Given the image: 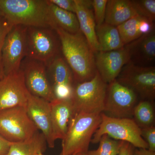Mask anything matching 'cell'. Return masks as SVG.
I'll return each instance as SVG.
<instances>
[{
  "instance_id": "obj_1",
  "label": "cell",
  "mask_w": 155,
  "mask_h": 155,
  "mask_svg": "<svg viewBox=\"0 0 155 155\" xmlns=\"http://www.w3.org/2000/svg\"><path fill=\"white\" fill-rule=\"evenodd\" d=\"M61 53L73 74L75 84L91 80L96 74L95 54L81 31L75 34L56 28Z\"/></svg>"
},
{
  "instance_id": "obj_2",
  "label": "cell",
  "mask_w": 155,
  "mask_h": 155,
  "mask_svg": "<svg viewBox=\"0 0 155 155\" xmlns=\"http://www.w3.org/2000/svg\"><path fill=\"white\" fill-rule=\"evenodd\" d=\"M0 11L13 25L51 28L47 0H0Z\"/></svg>"
},
{
  "instance_id": "obj_3",
  "label": "cell",
  "mask_w": 155,
  "mask_h": 155,
  "mask_svg": "<svg viewBox=\"0 0 155 155\" xmlns=\"http://www.w3.org/2000/svg\"><path fill=\"white\" fill-rule=\"evenodd\" d=\"M102 114H74L62 140L60 155L87 153L93 136L101 122Z\"/></svg>"
},
{
  "instance_id": "obj_4",
  "label": "cell",
  "mask_w": 155,
  "mask_h": 155,
  "mask_svg": "<svg viewBox=\"0 0 155 155\" xmlns=\"http://www.w3.org/2000/svg\"><path fill=\"white\" fill-rule=\"evenodd\" d=\"M107 86L97 71L91 80L75 84L71 98L74 114L102 113Z\"/></svg>"
},
{
  "instance_id": "obj_5",
  "label": "cell",
  "mask_w": 155,
  "mask_h": 155,
  "mask_svg": "<svg viewBox=\"0 0 155 155\" xmlns=\"http://www.w3.org/2000/svg\"><path fill=\"white\" fill-rule=\"evenodd\" d=\"M61 54V41L55 30L50 27H27L25 58L46 66Z\"/></svg>"
},
{
  "instance_id": "obj_6",
  "label": "cell",
  "mask_w": 155,
  "mask_h": 155,
  "mask_svg": "<svg viewBox=\"0 0 155 155\" xmlns=\"http://www.w3.org/2000/svg\"><path fill=\"white\" fill-rule=\"evenodd\" d=\"M104 134L116 140L126 142L137 148L148 149V145L142 138L141 128L133 119L116 118L102 114V119L91 143H98Z\"/></svg>"
},
{
  "instance_id": "obj_7",
  "label": "cell",
  "mask_w": 155,
  "mask_h": 155,
  "mask_svg": "<svg viewBox=\"0 0 155 155\" xmlns=\"http://www.w3.org/2000/svg\"><path fill=\"white\" fill-rule=\"evenodd\" d=\"M38 131L26 108L16 107L0 110V135L8 141L13 143L25 141Z\"/></svg>"
},
{
  "instance_id": "obj_8",
  "label": "cell",
  "mask_w": 155,
  "mask_h": 155,
  "mask_svg": "<svg viewBox=\"0 0 155 155\" xmlns=\"http://www.w3.org/2000/svg\"><path fill=\"white\" fill-rule=\"evenodd\" d=\"M116 80L131 89L140 100L154 101L155 98V67L136 66L129 62L122 68Z\"/></svg>"
},
{
  "instance_id": "obj_9",
  "label": "cell",
  "mask_w": 155,
  "mask_h": 155,
  "mask_svg": "<svg viewBox=\"0 0 155 155\" xmlns=\"http://www.w3.org/2000/svg\"><path fill=\"white\" fill-rule=\"evenodd\" d=\"M139 101L133 90L116 79L108 84L102 113L113 118L133 119L134 109Z\"/></svg>"
},
{
  "instance_id": "obj_10",
  "label": "cell",
  "mask_w": 155,
  "mask_h": 155,
  "mask_svg": "<svg viewBox=\"0 0 155 155\" xmlns=\"http://www.w3.org/2000/svg\"><path fill=\"white\" fill-rule=\"evenodd\" d=\"M27 27L13 25L4 41L1 56L4 75L18 71L26 56Z\"/></svg>"
},
{
  "instance_id": "obj_11",
  "label": "cell",
  "mask_w": 155,
  "mask_h": 155,
  "mask_svg": "<svg viewBox=\"0 0 155 155\" xmlns=\"http://www.w3.org/2000/svg\"><path fill=\"white\" fill-rule=\"evenodd\" d=\"M20 69L24 74L25 85L30 94L49 102L56 99L46 66L44 63L25 58L22 61Z\"/></svg>"
},
{
  "instance_id": "obj_12",
  "label": "cell",
  "mask_w": 155,
  "mask_h": 155,
  "mask_svg": "<svg viewBox=\"0 0 155 155\" xmlns=\"http://www.w3.org/2000/svg\"><path fill=\"white\" fill-rule=\"evenodd\" d=\"M29 94L21 69L5 75L0 80V110L16 107L26 108Z\"/></svg>"
},
{
  "instance_id": "obj_13",
  "label": "cell",
  "mask_w": 155,
  "mask_h": 155,
  "mask_svg": "<svg viewBox=\"0 0 155 155\" xmlns=\"http://www.w3.org/2000/svg\"><path fill=\"white\" fill-rule=\"evenodd\" d=\"M97 71L105 83L109 84L116 80L122 68L130 61L125 46L119 49L99 51L95 54Z\"/></svg>"
},
{
  "instance_id": "obj_14",
  "label": "cell",
  "mask_w": 155,
  "mask_h": 155,
  "mask_svg": "<svg viewBox=\"0 0 155 155\" xmlns=\"http://www.w3.org/2000/svg\"><path fill=\"white\" fill-rule=\"evenodd\" d=\"M26 110L31 121L38 130H41L48 147L54 148L56 140L53 134L49 102L30 94Z\"/></svg>"
},
{
  "instance_id": "obj_15",
  "label": "cell",
  "mask_w": 155,
  "mask_h": 155,
  "mask_svg": "<svg viewBox=\"0 0 155 155\" xmlns=\"http://www.w3.org/2000/svg\"><path fill=\"white\" fill-rule=\"evenodd\" d=\"M125 46L130 57L129 62L140 67L153 66L155 61V30Z\"/></svg>"
},
{
  "instance_id": "obj_16",
  "label": "cell",
  "mask_w": 155,
  "mask_h": 155,
  "mask_svg": "<svg viewBox=\"0 0 155 155\" xmlns=\"http://www.w3.org/2000/svg\"><path fill=\"white\" fill-rule=\"evenodd\" d=\"M75 13L80 30L84 35L94 54L100 51L96 34V25L92 1L75 0Z\"/></svg>"
},
{
  "instance_id": "obj_17",
  "label": "cell",
  "mask_w": 155,
  "mask_h": 155,
  "mask_svg": "<svg viewBox=\"0 0 155 155\" xmlns=\"http://www.w3.org/2000/svg\"><path fill=\"white\" fill-rule=\"evenodd\" d=\"M50 103L51 119L55 140H63L68 130L69 123L74 115L71 99H55Z\"/></svg>"
},
{
  "instance_id": "obj_18",
  "label": "cell",
  "mask_w": 155,
  "mask_h": 155,
  "mask_svg": "<svg viewBox=\"0 0 155 155\" xmlns=\"http://www.w3.org/2000/svg\"><path fill=\"white\" fill-rule=\"evenodd\" d=\"M138 15L130 0H108L104 22L117 27Z\"/></svg>"
},
{
  "instance_id": "obj_19",
  "label": "cell",
  "mask_w": 155,
  "mask_h": 155,
  "mask_svg": "<svg viewBox=\"0 0 155 155\" xmlns=\"http://www.w3.org/2000/svg\"><path fill=\"white\" fill-rule=\"evenodd\" d=\"M47 1L51 28L54 30L59 28L71 34L77 33L80 30L76 14L60 8L50 2L49 0Z\"/></svg>"
},
{
  "instance_id": "obj_20",
  "label": "cell",
  "mask_w": 155,
  "mask_h": 155,
  "mask_svg": "<svg viewBox=\"0 0 155 155\" xmlns=\"http://www.w3.org/2000/svg\"><path fill=\"white\" fill-rule=\"evenodd\" d=\"M46 68L52 87L61 84L74 86L72 70L61 54L49 63Z\"/></svg>"
},
{
  "instance_id": "obj_21",
  "label": "cell",
  "mask_w": 155,
  "mask_h": 155,
  "mask_svg": "<svg viewBox=\"0 0 155 155\" xmlns=\"http://www.w3.org/2000/svg\"><path fill=\"white\" fill-rule=\"evenodd\" d=\"M96 34L100 51H109L119 49L125 46L116 26L104 22L96 26Z\"/></svg>"
},
{
  "instance_id": "obj_22",
  "label": "cell",
  "mask_w": 155,
  "mask_h": 155,
  "mask_svg": "<svg viewBox=\"0 0 155 155\" xmlns=\"http://www.w3.org/2000/svg\"><path fill=\"white\" fill-rule=\"evenodd\" d=\"M47 145L44 136L38 131L28 140L12 143L8 155H37L45 151Z\"/></svg>"
},
{
  "instance_id": "obj_23",
  "label": "cell",
  "mask_w": 155,
  "mask_h": 155,
  "mask_svg": "<svg viewBox=\"0 0 155 155\" xmlns=\"http://www.w3.org/2000/svg\"><path fill=\"white\" fill-rule=\"evenodd\" d=\"M153 102L148 100H140L134 109L133 119L140 128L155 126Z\"/></svg>"
},
{
  "instance_id": "obj_24",
  "label": "cell",
  "mask_w": 155,
  "mask_h": 155,
  "mask_svg": "<svg viewBox=\"0 0 155 155\" xmlns=\"http://www.w3.org/2000/svg\"><path fill=\"white\" fill-rule=\"evenodd\" d=\"M144 17L138 15L117 26L124 45L130 43L141 37L140 23Z\"/></svg>"
},
{
  "instance_id": "obj_25",
  "label": "cell",
  "mask_w": 155,
  "mask_h": 155,
  "mask_svg": "<svg viewBox=\"0 0 155 155\" xmlns=\"http://www.w3.org/2000/svg\"><path fill=\"white\" fill-rule=\"evenodd\" d=\"M99 146L97 150L88 151L87 155H117L122 141L116 140L104 134L100 139Z\"/></svg>"
},
{
  "instance_id": "obj_26",
  "label": "cell",
  "mask_w": 155,
  "mask_h": 155,
  "mask_svg": "<svg viewBox=\"0 0 155 155\" xmlns=\"http://www.w3.org/2000/svg\"><path fill=\"white\" fill-rule=\"evenodd\" d=\"M132 5L138 15L154 22L155 0H132Z\"/></svg>"
},
{
  "instance_id": "obj_27",
  "label": "cell",
  "mask_w": 155,
  "mask_h": 155,
  "mask_svg": "<svg viewBox=\"0 0 155 155\" xmlns=\"http://www.w3.org/2000/svg\"><path fill=\"white\" fill-rule=\"evenodd\" d=\"M108 0H93L92 6L96 25H101L105 22L106 7Z\"/></svg>"
},
{
  "instance_id": "obj_28",
  "label": "cell",
  "mask_w": 155,
  "mask_h": 155,
  "mask_svg": "<svg viewBox=\"0 0 155 155\" xmlns=\"http://www.w3.org/2000/svg\"><path fill=\"white\" fill-rule=\"evenodd\" d=\"M73 86L67 84H61L53 87V91L55 97L57 99H70L72 97Z\"/></svg>"
},
{
  "instance_id": "obj_29",
  "label": "cell",
  "mask_w": 155,
  "mask_h": 155,
  "mask_svg": "<svg viewBox=\"0 0 155 155\" xmlns=\"http://www.w3.org/2000/svg\"><path fill=\"white\" fill-rule=\"evenodd\" d=\"M13 24L4 16L0 17V61L2 51L6 36L13 26Z\"/></svg>"
},
{
  "instance_id": "obj_30",
  "label": "cell",
  "mask_w": 155,
  "mask_h": 155,
  "mask_svg": "<svg viewBox=\"0 0 155 155\" xmlns=\"http://www.w3.org/2000/svg\"><path fill=\"white\" fill-rule=\"evenodd\" d=\"M142 137L148 145V150L155 152V127L141 128Z\"/></svg>"
},
{
  "instance_id": "obj_31",
  "label": "cell",
  "mask_w": 155,
  "mask_h": 155,
  "mask_svg": "<svg viewBox=\"0 0 155 155\" xmlns=\"http://www.w3.org/2000/svg\"><path fill=\"white\" fill-rule=\"evenodd\" d=\"M50 2L58 6L60 8L75 14V0H49Z\"/></svg>"
},
{
  "instance_id": "obj_32",
  "label": "cell",
  "mask_w": 155,
  "mask_h": 155,
  "mask_svg": "<svg viewBox=\"0 0 155 155\" xmlns=\"http://www.w3.org/2000/svg\"><path fill=\"white\" fill-rule=\"evenodd\" d=\"M135 148L130 143L122 141L119 153L117 155H134Z\"/></svg>"
},
{
  "instance_id": "obj_33",
  "label": "cell",
  "mask_w": 155,
  "mask_h": 155,
  "mask_svg": "<svg viewBox=\"0 0 155 155\" xmlns=\"http://www.w3.org/2000/svg\"><path fill=\"white\" fill-rule=\"evenodd\" d=\"M12 143L0 135V155H8Z\"/></svg>"
},
{
  "instance_id": "obj_34",
  "label": "cell",
  "mask_w": 155,
  "mask_h": 155,
  "mask_svg": "<svg viewBox=\"0 0 155 155\" xmlns=\"http://www.w3.org/2000/svg\"><path fill=\"white\" fill-rule=\"evenodd\" d=\"M134 155H155V152L146 149L135 148Z\"/></svg>"
},
{
  "instance_id": "obj_35",
  "label": "cell",
  "mask_w": 155,
  "mask_h": 155,
  "mask_svg": "<svg viewBox=\"0 0 155 155\" xmlns=\"http://www.w3.org/2000/svg\"><path fill=\"white\" fill-rule=\"evenodd\" d=\"M4 76H5V75H4L2 65L1 61H0V80L4 77Z\"/></svg>"
},
{
  "instance_id": "obj_36",
  "label": "cell",
  "mask_w": 155,
  "mask_h": 155,
  "mask_svg": "<svg viewBox=\"0 0 155 155\" xmlns=\"http://www.w3.org/2000/svg\"><path fill=\"white\" fill-rule=\"evenodd\" d=\"M2 16H3V14H2V12H1V11H0V17H2Z\"/></svg>"
},
{
  "instance_id": "obj_37",
  "label": "cell",
  "mask_w": 155,
  "mask_h": 155,
  "mask_svg": "<svg viewBox=\"0 0 155 155\" xmlns=\"http://www.w3.org/2000/svg\"><path fill=\"white\" fill-rule=\"evenodd\" d=\"M80 155H87V153L82 154H81Z\"/></svg>"
},
{
  "instance_id": "obj_38",
  "label": "cell",
  "mask_w": 155,
  "mask_h": 155,
  "mask_svg": "<svg viewBox=\"0 0 155 155\" xmlns=\"http://www.w3.org/2000/svg\"><path fill=\"white\" fill-rule=\"evenodd\" d=\"M81 154H74V155H80Z\"/></svg>"
}]
</instances>
